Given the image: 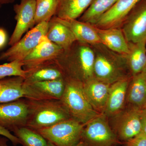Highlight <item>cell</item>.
I'll return each mask as SVG.
<instances>
[{
  "label": "cell",
  "instance_id": "6da1fadb",
  "mask_svg": "<svg viewBox=\"0 0 146 146\" xmlns=\"http://www.w3.org/2000/svg\"><path fill=\"white\" fill-rule=\"evenodd\" d=\"M94 51L91 45L76 41L54 60L65 80L84 84L94 78Z\"/></svg>",
  "mask_w": 146,
  "mask_h": 146
},
{
  "label": "cell",
  "instance_id": "7a4b0ae2",
  "mask_svg": "<svg viewBox=\"0 0 146 146\" xmlns=\"http://www.w3.org/2000/svg\"><path fill=\"white\" fill-rule=\"evenodd\" d=\"M91 46L95 56L94 78L111 85L132 77L126 54L115 52L101 43Z\"/></svg>",
  "mask_w": 146,
  "mask_h": 146
},
{
  "label": "cell",
  "instance_id": "3957f363",
  "mask_svg": "<svg viewBox=\"0 0 146 146\" xmlns=\"http://www.w3.org/2000/svg\"><path fill=\"white\" fill-rule=\"evenodd\" d=\"M29 114L26 126L37 131L71 119L60 100L28 99Z\"/></svg>",
  "mask_w": 146,
  "mask_h": 146
},
{
  "label": "cell",
  "instance_id": "277c9868",
  "mask_svg": "<svg viewBox=\"0 0 146 146\" xmlns=\"http://www.w3.org/2000/svg\"><path fill=\"white\" fill-rule=\"evenodd\" d=\"M65 81V91L60 100L72 119L85 125L101 114L94 109L88 100L83 84L71 80Z\"/></svg>",
  "mask_w": 146,
  "mask_h": 146
},
{
  "label": "cell",
  "instance_id": "5b68a950",
  "mask_svg": "<svg viewBox=\"0 0 146 146\" xmlns=\"http://www.w3.org/2000/svg\"><path fill=\"white\" fill-rule=\"evenodd\" d=\"M84 126L71 118L36 131L56 146H76L81 141Z\"/></svg>",
  "mask_w": 146,
  "mask_h": 146
},
{
  "label": "cell",
  "instance_id": "8992f818",
  "mask_svg": "<svg viewBox=\"0 0 146 146\" xmlns=\"http://www.w3.org/2000/svg\"><path fill=\"white\" fill-rule=\"evenodd\" d=\"M118 140L108 118L101 114L84 125L80 141L85 146H114Z\"/></svg>",
  "mask_w": 146,
  "mask_h": 146
},
{
  "label": "cell",
  "instance_id": "52a82bcc",
  "mask_svg": "<svg viewBox=\"0 0 146 146\" xmlns=\"http://www.w3.org/2000/svg\"><path fill=\"white\" fill-rule=\"evenodd\" d=\"M48 26V22H42L31 29L16 44L0 54V61H23L36 48L43 36L46 35Z\"/></svg>",
  "mask_w": 146,
  "mask_h": 146
},
{
  "label": "cell",
  "instance_id": "ba28073f",
  "mask_svg": "<svg viewBox=\"0 0 146 146\" xmlns=\"http://www.w3.org/2000/svg\"><path fill=\"white\" fill-rule=\"evenodd\" d=\"M139 110L125 105L120 112L108 118L110 125L118 139L126 142L142 131Z\"/></svg>",
  "mask_w": 146,
  "mask_h": 146
},
{
  "label": "cell",
  "instance_id": "9c48e42d",
  "mask_svg": "<svg viewBox=\"0 0 146 146\" xmlns=\"http://www.w3.org/2000/svg\"><path fill=\"white\" fill-rule=\"evenodd\" d=\"M128 43L146 39V0H141L127 16L121 26Z\"/></svg>",
  "mask_w": 146,
  "mask_h": 146
},
{
  "label": "cell",
  "instance_id": "30bf717a",
  "mask_svg": "<svg viewBox=\"0 0 146 146\" xmlns=\"http://www.w3.org/2000/svg\"><path fill=\"white\" fill-rule=\"evenodd\" d=\"M29 114L27 100L0 104V125L11 131L14 128L26 126Z\"/></svg>",
  "mask_w": 146,
  "mask_h": 146
},
{
  "label": "cell",
  "instance_id": "8fae6325",
  "mask_svg": "<svg viewBox=\"0 0 146 146\" xmlns=\"http://www.w3.org/2000/svg\"><path fill=\"white\" fill-rule=\"evenodd\" d=\"M16 23L8 44L12 46L22 38L23 35L32 29L35 25L36 0H21V3L13 6Z\"/></svg>",
  "mask_w": 146,
  "mask_h": 146
},
{
  "label": "cell",
  "instance_id": "7c38bea8",
  "mask_svg": "<svg viewBox=\"0 0 146 146\" xmlns=\"http://www.w3.org/2000/svg\"><path fill=\"white\" fill-rule=\"evenodd\" d=\"M64 78L26 84L24 83L25 98L30 100H60L65 91Z\"/></svg>",
  "mask_w": 146,
  "mask_h": 146
},
{
  "label": "cell",
  "instance_id": "4fadbf2b",
  "mask_svg": "<svg viewBox=\"0 0 146 146\" xmlns=\"http://www.w3.org/2000/svg\"><path fill=\"white\" fill-rule=\"evenodd\" d=\"M59 46L43 36L39 44L23 60L25 70H32L46 63L53 62L63 51Z\"/></svg>",
  "mask_w": 146,
  "mask_h": 146
},
{
  "label": "cell",
  "instance_id": "5bb4252c",
  "mask_svg": "<svg viewBox=\"0 0 146 146\" xmlns=\"http://www.w3.org/2000/svg\"><path fill=\"white\" fill-rule=\"evenodd\" d=\"M140 1L118 0L110 9L91 25L101 29L121 28L131 11Z\"/></svg>",
  "mask_w": 146,
  "mask_h": 146
},
{
  "label": "cell",
  "instance_id": "9a60e30c",
  "mask_svg": "<svg viewBox=\"0 0 146 146\" xmlns=\"http://www.w3.org/2000/svg\"><path fill=\"white\" fill-rule=\"evenodd\" d=\"M130 79L117 82L110 85L106 105L102 114L108 119L125 107L127 92Z\"/></svg>",
  "mask_w": 146,
  "mask_h": 146
},
{
  "label": "cell",
  "instance_id": "2e32d148",
  "mask_svg": "<svg viewBox=\"0 0 146 146\" xmlns=\"http://www.w3.org/2000/svg\"><path fill=\"white\" fill-rule=\"evenodd\" d=\"M110 84L94 78L83 84L84 91L94 109L102 114L106 105Z\"/></svg>",
  "mask_w": 146,
  "mask_h": 146
},
{
  "label": "cell",
  "instance_id": "e0dca14e",
  "mask_svg": "<svg viewBox=\"0 0 146 146\" xmlns=\"http://www.w3.org/2000/svg\"><path fill=\"white\" fill-rule=\"evenodd\" d=\"M94 27L102 44L118 53H129L128 43L121 28L101 29Z\"/></svg>",
  "mask_w": 146,
  "mask_h": 146
},
{
  "label": "cell",
  "instance_id": "ac0fdd59",
  "mask_svg": "<svg viewBox=\"0 0 146 146\" xmlns=\"http://www.w3.org/2000/svg\"><path fill=\"white\" fill-rule=\"evenodd\" d=\"M52 18L70 29L78 41L90 45L101 43L94 27L90 24L77 19H62L55 16Z\"/></svg>",
  "mask_w": 146,
  "mask_h": 146
},
{
  "label": "cell",
  "instance_id": "d6986e66",
  "mask_svg": "<svg viewBox=\"0 0 146 146\" xmlns=\"http://www.w3.org/2000/svg\"><path fill=\"white\" fill-rule=\"evenodd\" d=\"M125 105L139 110L146 108V81L141 73L133 76L129 80Z\"/></svg>",
  "mask_w": 146,
  "mask_h": 146
},
{
  "label": "cell",
  "instance_id": "ffe728a7",
  "mask_svg": "<svg viewBox=\"0 0 146 146\" xmlns=\"http://www.w3.org/2000/svg\"><path fill=\"white\" fill-rule=\"evenodd\" d=\"M25 78L12 76L0 79V104L14 101L25 98Z\"/></svg>",
  "mask_w": 146,
  "mask_h": 146
},
{
  "label": "cell",
  "instance_id": "44dd1931",
  "mask_svg": "<svg viewBox=\"0 0 146 146\" xmlns=\"http://www.w3.org/2000/svg\"><path fill=\"white\" fill-rule=\"evenodd\" d=\"M46 36L50 42L63 50L68 49L77 41L74 35L70 29L53 18L48 22Z\"/></svg>",
  "mask_w": 146,
  "mask_h": 146
},
{
  "label": "cell",
  "instance_id": "7402d4cb",
  "mask_svg": "<svg viewBox=\"0 0 146 146\" xmlns=\"http://www.w3.org/2000/svg\"><path fill=\"white\" fill-rule=\"evenodd\" d=\"M128 43L129 52L126 56L133 76L141 73L146 65V39L136 43Z\"/></svg>",
  "mask_w": 146,
  "mask_h": 146
},
{
  "label": "cell",
  "instance_id": "603a6c76",
  "mask_svg": "<svg viewBox=\"0 0 146 146\" xmlns=\"http://www.w3.org/2000/svg\"><path fill=\"white\" fill-rule=\"evenodd\" d=\"M92 0H58L55 16L62 19H77L89 7Z\"/></svg>",
  "mask_w": 146,
  "mask_h": 146
},
{
  "label": "cell",
  "instance_id": "cb8c5ba5",
  "mask_svg": "<svg viewBox=\"0 0 146 146\" xmlns=\"http://www.w3.org/2000/svg\"><path fill=\"white\" fill-rule=\"evenodd\" d=\"M27 71V73L24 80L26 84L63 78L62 72L54 61Z\"/></svg>",
  "mask_w": 146,
  "mask_h": 146
},
{
  "label": "cell",
  "instance_id": "d4e9b609",
  "mask_svg": "<svg viewBox=\"0 0 146 146\" xmlns=\"http://www.w3.org/2000/svg\"><path fill=\"white\" fill-rule=\"evenodd\" d=\"M118 0H92L91 5L80 17L79 21L94 25L105 13L110 9Z\"/></svg>",
  "mask_w": 146,
  "mask_h": 146
},
{
  "label": "cell",
  "instance_id": "484cf974",
  "mask_svg": "<svg viewBox=\"0 0 146 146\" xmlns=\"http://www.w3.org/2000/svg\"><path fill=\"white\" fill-rule=\"evenodd\" d=\"M11 131L14 133L23 146H47L48 142L36 131L26 126L14 128Z\"/></svg>",
  "mask_w": 146,
  "mask_h": 146
},
{
  "label": "cell",
  "instance_id": "4316f807",
  "mask_svg": "<svg viewBox=\"0 0 146 146\" xmlns=\"http://www.w3.org/2000/svg\"><path fill=\"white\" fill-rule=\"evenodd\" d=\"M58 0H36L35 25L42 22L48 23L55 16Z\"/></svg>",
  "mask_w": 146,
  "mask_h": 146
},
{
  "label": "cell",
  "instance_id": "83f0119b",
  "mask_svg": "<svg viewBox=\"0 0 146 146\" xmlns=\"http://www.w3.org/2000/svg\"><path fill=\"white\" fill-rule=\"evenodd\" d=\"M27 73L23 69L22 60H13L0 65V79L12 76H21L25 78Z\"/></svg>",
  "mask_w": 146,
  "mask_h": 146
},
{
  "label": "cell",
  "instance_id": "f1b7e54d",
  "mask_svg": "<svg viewBox=\"0 0 146 146\" xmlns=\"http://www.w3.org/2000/svg\"><path fill=\"white\" fill-rule=\"evenodd\" d=\"M126 143L127 146H146V135L142 131Z\"/></svg>",
  "mask_w": 146,
  "mask_h": 146
},
{
  "label": "cell",
  "instance_id": "f546056e",
  "mask_svg": "<svg viewBox=\"0 0 146 146\" xmlns=\"http://www.w3.org/2000/svg\"><path fill=\"white\" fill-rule=\"evenodd\" d=\"M0 136H4L8 138L14 146L21 144L20 140L14 134L11 133L8 129L0 125Z\"/></svg>",
  "mask_w": 146,
  "mask_h": 146
},
{
  "label": "cell",
  "instance_id": "4dcf8cb0",
  "mask_svg": "<svg viewBox=\"0 0 146 146\" xmlns=\"http://www.w3.org/2000/svg\"><path fill=\"white\" fill-rule=\"evenodd\" d=\"M142 131L146 135V108L139 110Z\"/></svg>",
  "mask_w": 146,
  "mask_h": 146
},
{
  "label": "cell",
  "instance_id": "1f68e13d",
  "mask_svg": "<svg viewBox=\"0 0 146 146\" xmlns=\"http://www.w3.org/2000/svg\"><path fill=\"white\" fill-rule=\"evenodd\" d=\"M8 40L7 33L4 29L0 28V50L5 46Z\"/></svg>",
  "mask_w": 146,
  "mask_h": 146
},
{
  "label": "cell",
  "instance_id": "d6a6232c",
  "mask_svg": "<svg viewBox=\"0 0 146 146\" xmlns=\"http://www.w3.org/2000/svg\"><path fill=\"white\" fill-rule=\"evenodd\" d=\"M9 141L8 138L0 136V146H9L7 144Z\"/></svg>",
  "mask_w": 146,
  "mask_h": 146
},
{
  "label": "cell",
  "instance_id": "836d02e7",
  "mask_svg": "<svg viewBox=\"0 0 146 146\" xmlns=\"http://www.w3.org/2000/svg\"><path fill=\"white\" fill-rule=\"evenodd\" d=\"M15 0H0V5L13 3Z\"/></svg>",
  "mask_w": 146,
  "mask_h": 146
},
{
  "label": "cell",
  "instance_id": "e575fe53",
  "mask_svg": "<svg viewBox=\"0 0 146 146\" xmlns=\"http://www.w3.org/2000/svg\"><path fill=\"white\" fill-rule=\"evenodd\" d=\"M141 74L146 81V65L145 68H144L143 70L141 72Z\"/></svg>",
  "mask_w": 146,
  "mask_h": 146
},
{
  "label": "cell",
  "instance_id": "d590c367",
  "mask_svg": "<svg viewBox=\"0 0 146 146\" xmlns=\"http://www.w3.org/2000/svg\"><path fill=\"white\" fill-rule=\"evenodd\" d=\"M47 142H48V145H47V146H56L55 145H54L52 143H51L50 141H47Z\"/></svg>",
  "mask_w": 146,
  "mask_h": 146
},
{
  "label": "cell",
  "instance_id": "8d00e7d4",
  "mask_svg": "<svg viewBox=\"0 0 146 146\" xmlns=\"http://www.w3.org/2000/svg\"><path fill=\"white\" fill-rule=\"evenodd\" d=\"M76 146H84V144H83V143L81 141H80L79 143Z\"/></svg>",
  "mask_w": 146,
  "mask_h": 146
},
{
  "label": "cell",
  "instance_id": "74e56055",
  "mask_svg": "<svg viewBox=\"0 0 146 146\" xmlns=\"http://www.w3.org/2000/svg\"><path fill=\"white\" fill-rule=\"evenodd\" d=\"M2 5H0V9H1V7Z\"/></svg>",
  "mask_w": 146,
  "mask_h": 146
},
{
  "label": "cell",
  "instance_id": "f35d334b",
  "mask_svg": "<svg viewBox=\"0 0 146 146\" xmlns=\"http://www.w3.org/2000/svg\"></svg>",
  "mask_w": 146,
  "mask_h": 146
}]
</instances>
